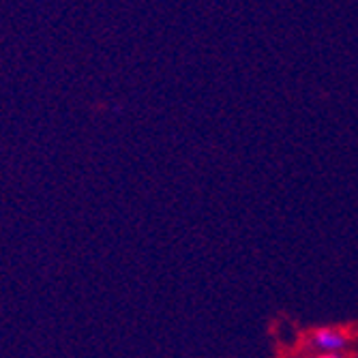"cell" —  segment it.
Segmentation results:
<instances>
[{
	"label": "cell",
	"instance_id": "1",
	"mask_svg": "<svg viewBox=\"0 0 358 358\" xmlns=\"http://www.w3.org/2000/svg\"><path fill=\"white\" fill-rule=\"evenodd\" d=\"M307 343L317 350V354H339L350 345V335L337 327H320L309 333Z\"/></svg>",
	"mask_w": 358,
	"mask_h": 358
},
{
	"label": "cell",
	"instance_id": "2",
	"mask_svg": "<svg viewBox=\"0 0 358 358\" xmlns=\"http://www.w3.org/2000/svg\"><path fill=\"white\" fill-rule=\"evenodd\" d=\"M313 358H341L339 354H315Z\"/></svg>",
	"mask_w": 358,
	"mask_h": 358
},
{
	"label": "cell",
	"instance_id": "3",
	"mask_svg": "<svg viewBox=\"0 0 358 358\" xmlns=\"http://www.w3.org/2000/svg\"><path fill=\"white\" fill-rule=\"evenodd\" d=\"M292 358H309V356H305V354H296V356H292Z\"/></svg>",
	"mask_w": 358,
	"mask_h": 358
}]
</instances>
